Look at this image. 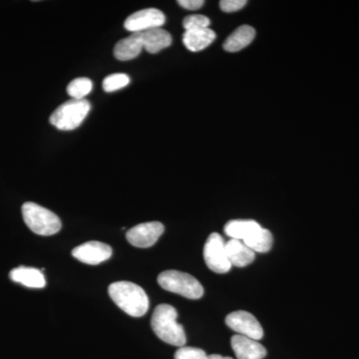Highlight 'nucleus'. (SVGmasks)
<instances>
[{
  "mask_svg": "<svg viewBox=\"0 0 359 359\" xmlns=\"http://www.w3.org/2000/svg\"><path fill=\"white\" fill-rule=\"evenodd\" d=\"M108 292L116 306L133 318H141L148 311V295L145 290L136 283H113L109 285Z\"/></svg>",
  "mask_w": 359,
  "mask_h": 359,
  "instance_id": "obj_1",
  "label": "nucleus"
},
{
  "mask_svg": "<svg viewBox=\"0 0 359 359\" xmlns=\"http://www.w3.org/2000/svg\"><path fill=\"white\" fill-rule=\"evenodd\" d=\"M178 313L174 306L163 304L156 306L151 327L155 334L163 341L174 346H185L187 339L185 330L177 321Z\"/></svg>",
  "mask_w": 359,
  "mask_h": 359,
  "instance_id": "obj_2",
  "label": "nucleus"
},
{
  "mask_svg": "<svg viewBox=\"0 0 359 359\" xmlns=\"http://www.w3.org/2000/svg\"><path fill=\"white\" fill-rule=\"evenodd\" d=\"M22 217L26 226L39 236L55 235L62 226L57 215L32 202L23 204Z\"/></svg>",
  "mask_w": 359,
  "mask_h": 359,
  "instance_id": "obj_3",
  "label": "nucleus"
},
{
  "mask_svg": "<svg viewBox=\"0 0 359 359\" xmlns=\"http://www.w3.org/2000/svg\"><path fill=\"white\" fill-rule=\"evenodd\" d=\"M158 283L165 290L189 299H199L204 294V287L199 280L183 271L174 269L163 271L158 276Z\"/></svg>",
  "mask_w": 359,
  "mask_h": 359,
  "instance_id": "obj_4",
  "label": "nucleus"
},
{
  "mask_svg": "<svg viewBox=\"0 0 359 359\" xmlns=\"http://www.w3.org/2000/svg\"><path fill=\"white\" fill-rule=\"evenodd\" d=\"M91 109L89 101L86 99L76 100L71 99L59 106L50 116L51 125L61 131L75 130L82 124Z\"/></svg>",
  "mask_w": 359,
  "mask_h": 359,
  "instance_id": "obj_5",
  "label": "nucleus"
},
{
  "mask_svg": "<svg viewBox=\"0 0 359 359\" xmlns=\"http://www.w3.org/2000/svg\"><path fill=\"white\" fill-rule=\"evenodd\" d=\"M205 263L208 268L217 273L230 271L231 264L226 256V243L218 233H212L208 238L204 247Z\"/></svg>",
  "mask_w": 359,
  "mask_h": 359,
  "instance_id": "obj_6",
  "label": "nucleus"
},
{
  "mask_svg": "<svg viewBox=\"0 0 359 359\" xmlns=\"http://www.w3.org/2000/svg\"><path fill=\"white\" fill-rule=\"evenodd\" d=\"M166 22V16L156 8L142 9L127 18L124 22L125 29L132 33H140L161 28Z\"/></svg>",
  "mask_w": 359,
  "mask_h": 359,
  "instance_id": "obj_7",
  "label": "nucleus"
},
{
  "mask_svg": "<svg viewBox=\"0 0 359 359\" xmlns=\"http://www.w3.org/2000/svg\"><path fill=\"white\" fill-rule=\"evenodd\" d=\"M226 323L229 327L235 330L240 335L250 337L255 340L263 339L264 330L256 316L245 311H233L228 314Z\"/></svg>",
  "mask_w": 359,
  "mask_h": 359,
  "instance_id": "obj_8",
  "label": "nucleus"
},
{
  "mask_svg": "<svg viewBox=\"0 0 359 359\" xmlns=\"http://www.w3.org/2000/svg\"><path fill=\"white\" fill-rule=\"evenodd\" d=\"M164 224L160 222H149L137 224L126 233L127 241L137 248H150L156 244L164 233Z\"/></svg>",
  "mask_w": 359,
  "mask_h": 359,
  "instance_id": "obj_9",
  "label": "nucleus"
},
{
  "mask_svg": "<svg viewBox=\"0 0 359 359\" xmlns=\"http://www.w3.org/2000/svg\"><path fill=\"white\" fill-rule=\"evenodd\" d=\"M72 256L81 263L94 266L109 259L112 257V248L104 243L91 241L73 249Z\"/></svg>",
  "mask_w": 359,
  "mask_h": 359,
  "instance_id": "obj_10",
  "label": "nucleus"
},
{
  "mask_svg": "<svg viewBox=\"0 0 359 359\" xmlns=\"http://www.w3.org/2000/svg\"><path fill=\"white\" fill-rule=\"evenodd\" d=\"M231 348L238 359H264L266 349L257 340L236 334L231 339Z\"/></svg>",
  "mask_w": 359,
  "mask_h": 359,
  "instance_id": "obj_11",
  "label": "nucleus"
},
{
  "mask_svg": "<svg viewBox=\"0 0 359 359\" xmlns=\"http://www.w3.org/2000/svg\"><path fill=\"white\" fill-rule=\"evenodd\" d=\"M226 256L231 266L238 268H244L248 264H252L256 259L254 250L250 249L242 241L231 238L226 243Z\"/></svg>",
  "mask_w": 359,
  "mask_h": 359,
  "instance_id": "obj_12",
  "label": "nucleus"
},
{
  "mask_svg": "<svg viewBox=\"0 0 359 359\" xmlns=\"http://www.w3.org/2000/svg\"><path fill=\"white\" fill-rule=\"evenodd\" d=\"M9 278L14 283H21L32 289H42L46 285L43 273L39 269L18 266L11 271Z\"/></svg>",
  "mask_w": 359,
  "mask_h": 359,
  "instance_id": "obj_13",
  "label": "nucleus"
},
{
  "mask_svg": "<svg viewBox=\"0 0 359 359\" xmlns=\"http://www.w3.org/2000/svg\"><path fill=\"white\" fill-rule=\"evenodd\" d=\"M140 33L144 49L149 53H158L172 44L171 34L162 28H153Z\"/></svg>",
  "mask_w": 359,
  "mask_h": 359,
  "instance_id": "obj_14",
  "label": "nucleus"
},
{
  "mask_svg": "<svg viewBox=\"0 0 359 359\" xmlns=\"http://www.w3.org/2000/svg\"><path fill=\"white\" fill-rule=\"evenodd\" d=\"M143 49L141 33H132L130 36L116 43L114 56L118 60H132L139 56Z\"/></svg>",
  "mask_w": 359,
  "mask_h": 359,
  "instance_id": "obj_15",
  "label": "nucleus"
},
{
  "mask_svg": "<svg viewBox=\"0 0 359 359\" xmlns=\"http://www.w3.org/2000/svg\"><path fill=\"white\" fill-rule=\"evenodd\" d=\"M216 39V33L210 28L188 30L183 35V43L189 50L198 52L204 50Z\"/></svg>",
  "mask_w": 359,
  "mask_h": 359,
  "instance_id": "obj_16",
  "label": "nucleus"
},
{
  "mask_svg": "<svg viewBox=\"0 0 359 359\" xmlns=\"http://www.w3.org/2000/svg\"><path fill=\"white\" fill-rule=\"evenodd\" d=\"M256 37V30L252 26L243 25L237 28L224 43V49L228 52L242 50L252 43Z\"/></svg>",
  "mask_w": 359,
  "mask_h": 359,
  "instance_id": "obj_17",
  "label": "nucleus"
},
{
  "mask_svg": "<svg viewBox=\"0 0 359 359\" xmlns=\"http://www.w3.org/2000/svg\"><path fill=\"white\" fill-rule=\"evenodd\" d=\"M262 226L252 219H233L224 226L226 236L235 240L245 241Z\"/></svg>",
  "mask_w": 359,
  "mask_h": 359,
  "instance_id": "obj_18",
  "label": "nucleus"
},
{
  "mask_svg": "<svg viewBox=\"0 0 359 359\" xmlns=\"http://www.w3.org/2000/svg\"><path fill=\"white\" fill-rule=\"evenodd\" d=\"M273 238L271 231L261 228L255 231L250 237L245 238L243 243L255 252H268L273 247Z\"/></svg>",
  "mask_w": 359,
  "mask_h": 359,
  "instance_id": "obj_19",
  "label": "nucleus"
},
{
  "mask_svg": "<svg viewBox=\"0 0 359 359\" xmlns=\"http://www.w3.org/2000/svg\"><path fill=\"white\" fill-rule=\"evenodd\" d=\"M93 89V83L91 80L86 77H79L72 80L67 86L68 95L71 99L82 100L85 97L89 95L90 92Z\"/></svg>",
  "mask_w": 359,
  "mask_h": 359,
  "instance_id": "obj_20",
  "label": "nucleus"
},
{
  "mask_svg": "<svg viewBox=\"0 0 359 359\" xmlns=\"http://www.w3.org/2000/svg\"><path fill=\"white\" fill-rule=\"evenodd\" d=\"M129 83L130 78L128 75L124 74V73H116V74L108 75L103 80L102 87L104 91L111 93V92L124 88Z\"/></svg>",
  "mask_w": 359,
  "mask_h": 359,
  "instance_id": "obj_21",
  "label": "nucleus"
},
{
  "mask_svg": "<svg viewBox=\"0 0 359 359\" xmlns=\"http://www.w3.org/2000/svg\"><path fill=\"white\" fill-rule=\"evenodd\" d=\"M210 23H211V21L209 18L207 16L202 15V14H193V15L187 16L185 20H183V26L186 32L209 28Z\"/></svg>",
  "mask_w": 359,
  "mask_h": 359,
  "instance_id": "obj_22",
  "label": "nucleus"
},
{
  "mask_svg": "<svg viewBox=\"0 0 359 359\" xmlns=\"http://www.w3.org/2000/svg\"><path fill=\"white\" fill-rule=\"evenodd\" d=\"M207 353L197 347L182 346L175 353V359H207Z\"/></svg>",
  "mask_w": 359,
  "mask_h": 359,
  "instance_id": "obj_23",
  "label": "nucleus"
},
{
  "mask_svg": "<svg viewBox=\"0 0 359 359\" xmlns=\"http://www.w3.org/2000/svg\"><path fill=\"white\" fill-rule=\"evenodd\" d=\"M247 4L245 0H222L219 7L224 13H235Z\"/></svg>",
  "mask_w": 359,
  "mask_h": 359,
  "instance_id": "obj_24",
  "label": "nucleus"
},
{
  "mask_svg": "<svg viewBox=\"0 0 359 359\" xmlns=\"http://www.w3.org/2000/svg\"><path fill=\"white\" fill-rule=\"evenodd\" d=\"M178 4L188 11H198L204 6V0H179Z\"/></svg>",
  "mask_w": 359,
  "mask_h": 359,
  "instance_id": "obj_25",
  "label": "nucleus"
},
{
  "mask_svg": "<svg viewBox=\"0 0 359 359\" xmlns=\"http://www.w3.org/2000/svg\"><path fill=\"white\" fill-rule=\"evenodd\" d=\"M207 359H233V358H229V356L219 355V354H212V355H208Z\"/></svg>",
  "mask_w": 359,
  "mask_h": 359,
  "instance_id": "obj_26",
  "label": "nucleus"
}]
</instances>
